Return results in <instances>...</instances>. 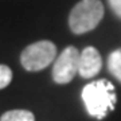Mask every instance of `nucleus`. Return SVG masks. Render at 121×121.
Segmentation results:
<instances>
[{"mask_svg":"<svg viewBox=\"0 0 121 121\" xmlns=\"http://www.w3.org/2000/svg\"><path fill=\"white\" fill-rule=\"evenodd\" d=\"M102 67V58L95 47H85L79 55L78 74L82 78H91L97 75Z\"/></svg>","mask_w":121,"mask_h":121,"instance_id":"nucleus-5","label":"nucleus"},{"mask_svg":"<svg viewBox=\"0 0 121 121\" xmlns=\"http://www.w3.org/2000/svg\"><path fill=\"white\" fill-rule=\"evenodd\" d=\"M108 70L121 82V48H117L108 56Z\"/></svg>","mask_w":121,"mask_h":121,"instance_id":"nucleus-6","label":"nucleus"},{"mask_svg":"<svg viewBox=\"0 0 121 121\" xmlns=\"http://www.w3.org/2000/svg\"><path fill=\"white\" fill-rule=\"evenodd\" d=\"M12 81V71L8 66L0 65V89H4L8 86Z\"/></svg>","mask_w":121,"mask_h":121,"instance_id":"nucleus-8","label":"nucleus"},{"mask_svg":"<svg viewBox=\"0 0 121 121\" xmlns=\"http://www.w3.org/2000/svg\"><path fill=\"white\" fill-rule=\"evenodd\" d=\"M104 17V4L99 0H81L69 16L70 30L81 35L94 30Z\"/></svg>","mask_w":121,"mask_h":121,"instance_id":"nucleus-2","label":"nucleus"},{"mask_svg":"<svg viewBox=\"0 0 121 121\" xmlns=\"http://www.w3.org/2000/svg\"><path fill=\"white\" fill-rule=\"evenodd\" d=\"M56 56V47L50 40H39L27 46L20 55V63L27 71L46 69Z\"/></svg>","mask_w":121,"mask_h":121,"instance_id":"nucleus-3","label":"nucleus"},{"mask_svg":"<svg viewBox=\"0 0 121 121\" xmlns=\"http://www.w3.org/2000/svg\"><path fill=\"white\" fill-rule=\"evenodd\" d=\"M0 121H35V117L30 110L16 109V110L5 112L0 117Z\"/></svg>","mask_w":121,"mask_h":121,"instance_id":"nucleus-7","label":"nucleus"},{"mask_svg":"<svg viewBox=\"0 0 121 121\" xmlns=\"http://www.w3.org/2000/svg\"><path fill=\"white\" fill-rule=\"evenodd\" d=\"M82 101L91 117L102 120L109 112L114 110L117 102L113 83L108 79H98L87 83L82 89Z\"/></svg>","mask_w":121,"mask_h":121,"instance_id":"nucleus-1","label":"nucleus"},{"mask_svg":"<svg viewBox=\"0 0 121 121\" xmlns=\"http://www.w3.org/2000/svg\"><path fill=\"white\" fill-rule=\"evenodd\" d=\"M79 55L77 47L69 46L59 54L55 59V63L52 66V79L55 83L65 85L74 79L78 74V66H79Z\"/></svg>","mask_w":121,"mask_h":121,"instance_id":"nucleus-4","label":"nucleus"},{"mask_svg":"<svg viewBox=\"0 0 121 121\" xmlns=\"http://www.w3.org/2000/svg\"><path fill=\"white\" fill-rule=\"evenodd\" d=\"M110 8L113 9V12L121 19V0H108Z\"/></svg>","mask_w":121,"mask_h":121,"instance_id":"nucleus-9","label":"nucleus"}]
</instances>
